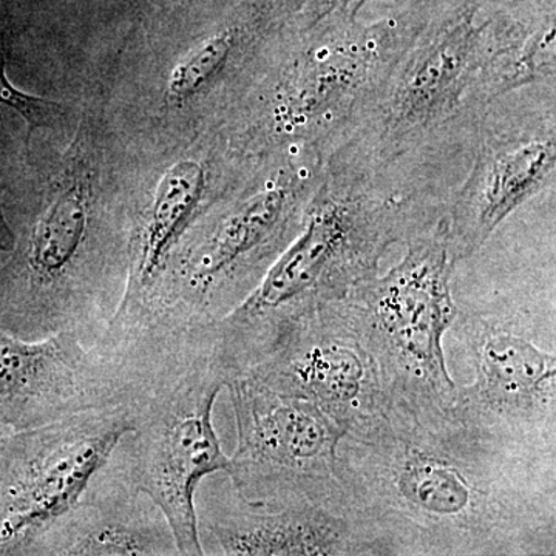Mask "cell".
Wrapping results in <instances>:
<instances>
[{
    "instance_id": "cell-1",
    "label": "cell",
    "mask_w": 556,
    "mask_h": 556,
    "mask_svg": "<svg viewBox=\"0 0 556 556\" xmlns=\"http://www.w3.org/2000/svg\"><path fill=\"white\" fill-rule=\"evenodd\" d=\"M338 475L397 555L555 554V455L497 441L455 407L391 404L342 439Z\"/></svg>"
},
{
    "instance_id": "cell-2",
    "label": "cell",
    "mask_w": 556,
    "mask_h": 556,
    "mask_svg": "<svg viewBox=\"0 0 556 556\" xmlns=\"http://www.w3.org/2000/svg\"><path fill=\"white\" fill-rule=\"evenodd\" d=\"M448 200L376 170L348 150L327 159L298 236L257 288L211 325L229 382L247 375L303 318L378 276L394 244L447 214Z\"/></svg>"
},
{
    "instance_id": "cell-3",
    "label": "cell",
    "mask_w": 556,
    "mask_h": 556,
    "mask_svg": "<svg viewBox=\"0 0 556 556\" xmlns=\"http://www.w3.org/2000/svg\"><path fill=\"white\" fill-rule=\"evenodd\" d=\"M126 358L134 428L112 460L166 515L179 556L204 555L195 496L204 479L230 468L212 422L228 375L204 334L149 340Z\"/></svg>"
},
{
    "instance_id": "cell-4",
    "label": "cell",
    "mask_w": 556,
    "mask_h": 556,
    "mask_svg": "<svg viewBox=\"0 0 556 556\" xmlns=\"http://www.w3.org/2000/svg\"><path fill=\"white\" fill-rule=\"evenodd\" d=\"M478 5L424 22L342 149L390 172L444 150L473 149L503 97L501 62L515 24L479 22Z\"/></svg>"
},
{
    "instance_id": "cell-5",
    "label": "cell",
    "mask_w": 556,
    "mask_h": 556,
    "mask_svg": "<svg viewBox=\"0 0 556 556\" xmlns=\"http://www.w3.org/2000/svg\"><path fill=\"white\" fill-rule=\"evenodd\" d=\"M325 164L317 153H288L283 166L212 215L179 248L134 324L109 331L190 332L232 313L298 236Z\"/></svg>"
},
{
    "instance_id": "cell-6",
    "label": "cell",
    "mask_w": 556,
    "mask_h": 556,
    "mask_svg": "<svg viewBox=\"0 0 556 556\" xmlns=\"http://www.w3.org/2000/svg\"><path fill=\"white\" fill-rule=\"evenodd\" d=\"M424 22L356 14L294 28V46L270 87L265 129L287 153L328 159L348 144Z\"/></svg>"
},
{
    "instance_id": "cell-7",
    "label": "cell",
    "mask_w": 556,
    "mask_h": 556,
    "mask_svg": "<svg viewBox=\"0 0 556 556\" xmlns=\"http://www.w3.org/2000/svg\"><path fill=\"white\" fill-rule=\"evenodd\" d=\"M386 276L340 300L378 362L391 404L453 409L457 386L445 362V334L459 311L452 294L456 258L447 214L416 232Z\"/></svg>"
},
{
    "instance_id": "cell-8",
    "label": "cell",
    "mask_w": 556,
    "mask_h": 556,
    "mask_svg": "<svg viewBox=\"0 0 556 556\" xmlns=\"http://www.w3.org/2000/svg\"><path fill=\"white\" fill-rule=\"evenodd\" d=\"M131 428L130 408L119 405L11 431L2 456L0 555H33Z\"/></svg>"
},
{
    "instance_id": "cell-9",
    "label": "cell",
    "mask_w": 556,
    "mask_h": 556,
    "mask_svg": "<svg viewBox=\"0 0 556 556\" xmlns=\"http://www.w3.org/2000/svg\"><path fill=\"white\" fill-rule=\"evenodd\" d=\"M237 448L228 477L254 503L325 501L345 493L339 481V445L346 437L306 399L288 396L241 376L228 383Z\"/></svg>"
},
{
    "instance_id": "cell-10",
    "label": "cell",
    "mask_w": 556,
    "mask_h": 556,
    "mask_svg": "<svg viewBox=\"0 0 556 556\" xmlns=\"http://www.w3.org/2000/svg\"><path fill=\"white\" fill-rule=\"evenodd\" d=\"M475 379L457 386L455 413L497 441L555 455L556 357L514 318L457 314Z\"/></svg>"
},
{
    "instance_id": "cell-11",
    "label": "cell",
    "mask_w": 556,
    "mask_h": 556,
    "mask_svg": "<svg viewBox=\"0 0 556 556\" xmlns=\"http://www.w3.org/2000/svg\"><path fill=\"white\" fill-rule=\"evenodd\" d=\"M225 481L204 479L195 496L204 555L383 556L396 547L348 493L325 501L254 503Z\"/></svg>"
},
{
    "instance_id": "cell-12",
    "label": "cell",
    "mask_w": 556,
    "mask_h": 556,
    "mask_svg": "<svg viewBox=\"0 0 556 556\" xmlns=\"http://www.w3.org/2000/svg\"><path fill=\"white\" fill-rule=\"evenodd\" d=\"M244 376L313 402L346 437L372 430L391 405L378 362L340 300L303 318Z\"/></svg>"
},
{
    "instance_id": "cell-13",
    "label": "cell",
    "mask_w": 556,
    "mask_h": 556,
    "mask_svg": "<svg viewBox=\"0 0 556 556\" xmlns=\"http://www.w3.org/2000/svg\"><path fill=\"white\" fill-rule=\"evenodd\" d=\"M129 383L108 343L64 331L22 339L0 329V426L28 430L127 404Z\"/></svg>"
},
{
    "instance_id": "cell-14",
    "label": "cell",
    "mask_w": 556,
    "mask_h": 556,
    "mask_svg": "<svg viewBox=\"0 0 556 556\" xmlns=\"http://www.w3.org/2000/svg\"><path fill=\"white\" fill-rule=\"evenodd\" d=\"M473 164L448 199L450 243L456 262L470 258L556 172L555 105L540 119L507 123L489 115L473 144Z\"/></svg>"
},
{
    "instance_id": "cell-15",
    "label": "cell",
    "mask_w": 556,
    "mask_h": 556,
    "mask_svg": "<svg viewBox=\"0 0 556 556\" xmlns=\"http://www.w3.org/2000/svg\"><path fill=\"white\" fill-rule=\"evenodd\" d=\"M40 556H179L163 510L109 457L72 510L40 538Z\"/></svg>"
},
{
    "instance_id": "cell-16",
    "label": "cell",
    "mask_w": 556,
    "mask_h": 556,
    "mask_svg": "<svg viewBox=\"0 0 556 556\" xmlns=\"http://www.w3.org/2000/svg\"><path fill=\"white\" fill-rule=\"evenodd\" d=\"M254 16L252 11L251 20L239 17L223 25L175 65L167 80L166 98L170 104H186L222 78L244 42L254 36Z\"/></svg>"
},
{
    "instance_id": "cell-17",
    "label": "cell",
    "mask_w": 556,
    "mask_h": 556,
    "mask_svg": "<svg viewBox=\"0 0 556 556\" xmlns=\"http://www.w3.org/2000/svg\"><path fill=\"white\" fill-rule=\"evenodd\" d=\"M0 105L20 113L21 118L27 124L28 141L36 130L51 129L67 115V109L60 102L25 93L11 83L7 75L5 50L2 46H0Z\"/></svg>"
},
{
    "instance_id": "cell-18",
    "label": "cell",
    "mask_w": 556,
    "mask_h": 556,
    "mask_svg": "<svg viewBox=\"0 0 556 556\" xmlns=\"http://www.w3.org/2000/svg\"><path fill=\"white\" fill-rule=\"evenodd\" d=\"M368 0H309L295 17L294 28L308 30L325 21L357 14Z\"/></svg>"
},
{
    "instance_id": "cell-19",
    "label": "cell",
    "mask_w": 556,
    "mask_h": 556,
    "mask_svg": "<svg viewBox=\"0 0 556 556\" xmlns=\"http://www.w3.org/2000/svg\"><path fill=\"white\" fill-rule=\"evenodd\" d=\"M20 230L11 222L9 212L0 204V268L9 262L17 244Z\"/></svg>"
},
{
    "instance_id": "cell-20",
    "label": "cell",
    "mask_w": 556,
    "mask_h": 556,
    "mask_svg": "<svg viewBox=\"0 0 556 556\" xmlns=\"http://www.w3.org/2000/svg\"><path fill=\"white\" fill-rule=\"evenodd\" d=\"M11 433L10 430H7L5 427L0 426V481H2V456H3V445H5V439Z\"/></svg>"
}]
</instances>
